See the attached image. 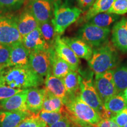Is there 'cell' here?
<instances>
[{"mask_svg":"<svg viewBox=\"0 0 127 127\" xmlns=\"http://www.w3.org/2000/svg\"><path fill=\"white\" fill-rule=\"evenodd\" d=\"M44 82V77L36 74L30 66L6 67L0 75V84L14 89L38 87Z\"/></svg>","mask_w":127,"mask_h":127,"instance_id":"1","label":"cell"},{"mask_svg":"<svg viewBox=\"0 0 127 127\" xmlns=\"http://www.w3.org/2000/svg\"><path fill=\"white\" fill-rule=\"evenodd\" d=\"M64 104L66 113L71 122L96 125L101 120L98 112L84 102L79 95H67Z\"/></svg>","mask_w":127,"mask_h":127,"instance_id":"2","label":"cell"},{"mask_svg":"<svg viewBox=\"0 0 127 127\" xmlns=\"http://www.w3.org/2000/svg\"><path fill=\"white\" fill-rule=\"evenodd\" d=\"M112 42L108 41L93 50L92 57L88 61V65L95 74L112 70L118 62V54Z\"/></svg>","mask_w":127,"mask_h":127,"instance_id":"3","label":"cell"},{"mask_svg":"<svg viewBox=\"0 0 127 127\" xmlns=\"http://www.w3.org/2000/svg\"><path fill=\"white\" fill-rule=\"evenodd\" d=\"M84 12L79 8L61 4L60 0L54 1V12L52 23L55 32L61 35L72 24L78 20Z\"/></svg>","mask_w":127,"mask_h":127,"instance_id":"4","label":"cell"},{"mask_svg":"<svg viewBox=\"0 0 127 127\" xmlns=\"http://www.w3.org/2000/svg\"><path fill=\"white\" fill-rule=\"evenodd\" d=\"M79 97L84 102L95 109L103 119H111L110 115L105 108L104 102L98 94L93 81V77L81 78Z\"/></svg>","mask_w":127,"mask_h":127,"instance_id":"5","label":"cell"},{"mask_svg":"<svg viewBox=\"0 0 127 127\" xmlns=\"http://www.w3.org/2000/svg\"><path fill=\"white\" fill-rule=\"evenodd\" d=\"M111 28H101L87 22L77 32V38L87 42L91 47L97 48L108 41Z\"/></svg>","mask_w":127,"mask_h":127,"instance_id":"6","label":"cell"},{"mask_svg":"<svg viewBox=\"0 0 127 127\" xmlns=\"http://www.w3.org/2000/svg\"><path fill=\"white\" fill-rule=\"evenodd\" d=\"M54 47L30 52L29 66L38 75L45 77L51 72Z\"/></svg>","mask_w":127,"mask_h":127,"instance_id":"7","label":"cell"},{"mask_svg":"<svg viewBox=\"0 0 127 127\" xmlns=\"http://www.w3.org/2000/svg\"><path fill=\"white\" fill-rule=\"evenodd\" d=\"M22 41L16 17L0 15V43L11 47Z\"/></svg>","mask_w":127,"mask_h":127,"instance_id":"8","label":"cell"},{"mask_svg":"<svg viewBox=\"0 0 127 127\" xmlns=\"http://www.w3.org/2000/svg\"><path fill=\"white\" fill-rule=\"evenodd\" d=\"M94 85L103 102L118 94L114 81L112 70L102 74H95Z\"/></svg>","mask_w":127,"mask_h":127,"instance_id":"9","label":"cell"},{"mask_svg":"<svg viewBox=\"0 0 127 127\" xmlns=\"http://www.w3.org/2000/svg\"><path fill=\"white\" fill-rule=\"evenodd\" d=\"M27 7L39 23L52 20L54 12L53 0H29Z\"/></svg>","mask_w":127,"mask_h":127,"instance_id":"10","label":"cell"},{"mask_svg":"<svg viewBox=\"0 0 127 127\" xmlns=\"http://www.w3.org/2000/svg\"><path fill=\"white\" fill-rule=\"evenodd\" d=\"M111 42L116 48L127 54V18L122 17L112 26Z\"/></svg>","mask_w":127,"mask_h":127,"instance_id":"11","label":"cell"},{"mask_svg":"<svg viewBox=\"0 0 127 127\" xmlns=\"http://www.w3.org/2000/svg\"><path fill=\"white\" fill-rule=\"evenodd\" d=\"M54 51L60 58L66 61L73 71H77L79 65V59L71 48L58 35L53 45Z\"/></svg>","mask_w":127,"mask_h":127,"instance_id":"12","label":"cell"},{"mask_svg":"<svg viewBox=\"0 0 127 127\" xmlns=\"http://www.w3.org/2000/svg\"><path fill=\"white\" fill-rule=\"evenodd\" d=\"M28 89L18 92L7 99L0 101V108L8 111H28L26 105V100Z\"/></svg>","mask_w":127,"mask_h":127,"instance_id":"13","label":"cell"},{"mask_svg":"<svg viewBox=\"0 0 127 127\" xmlns=\"http://www.w3.org/2000/svg\"><path fill=\"white\" fill-rule=\"evenodd\" d=\"M18 29L22 37L38 28L39 23L27 6L23 9L17 18Z\"/></svg>","mask_w":127,"mask_h":127,"instance_id":"14","label":"cell"},{"mask_svg":"<svg viewBox=\"0 0 127 127\" xmlns=\"http://www.w3.org/2000/svg\"><path fill=\"white\" fill-rule=\"evenodd\" d=\"M30 54V52L22 42L11 46L10 57L7 67L29 66Z\"/></svg>","mask_w":127,"mask_h":127,"instance_id":"15","label":"cell"},{"mask_svg":"<svg viewBox=\"0 0 127 127\" xmlns=\"http://www.w3.org/2000/svg\"><path fill=\"white\" fill-rule=\"evenodd\" d=\"M62 39L71 48L79 58L89 61L93 54V47L77 37H63Z\"/></svg>","mask_w":127,"mask_h":127,"instance_id":"16","label":"cell"},{"mask_svg":"<svg viewBox=\"0 0 127 127\" xmlns=\"http://www.w3.org/2000/svg\"><path fill=\"white\" fill-rule=\"evenodd\" d=\"M45 90L38 87L28 89L26 100L28 111L31 113L38 114L42 109Z\"/></svg>","mask_w":127,"mask_h":127,"instance_id":"17","label":"cell"},{"mask_svg":"<svg viewBox=\"0 0 127 127\" xmlns=\"http://www.w3.org/2000/svg\"><path fill=\"white\" fill-rule=\"evenodd\" d=\"M44 88L51 94L59 97L63 102L67 97V93L65 88L63 79L56 77L49 73L44 79Z\"/></svg>","mask_w":127,"mask_h":127,"instance_id":"18","label":"cell"},{"mask_svg":"<svg viewBox=\"0 0 127 127\" xmlns=\"http://www.w3.org/2000/svg\"><path fill=\"white\" fill-rule=\"evenodd\" d=\"M22 42L30 52L34 51L46 50L52 48L50 47L45 42L38 28L24 36Z\"/></svg>","mask_w":127,"mask_h":127,"instance_id":"19","label":"cell"},{"mask_svg":"<svg viewBox=\"0 0 127 127\" xmlns=\"http://www.w3.org/2000/svg\"><path fill=\"white\" fill-rule=\"evenodd\" d=\"M31 114L30 111H0V127H17Z\"/></svg>","mask_w":127,"mask_h":127,"instance_id":"20","label":"cell"},{"mask_svg":"<svg viewBox=\"0 0 127 127\" xmlns=\"http://www.w3.org/2000/svg\"><path fill=\"white\" fill-rule=\"evenodd\" d=\"M104 104L105 108L111 118L127 107V101L123 93H120L109 98L105 101Z\"/></svg>","mask_w":127,"mask_h":127,"instance_id":"21","label":"cell"},{"mask_svg":"<svg viewBox=\"0 0 127 127\" xmlns=\"http://www.w3.org/2000/svg\"><path fill=\"white\" fill-rule=\"evenodd\" d=\"M81 78L77 71L73 70L69 71L62 78L67 95H79Z\"/></svg>","mask_w":127,"mask_h":127,"instance_id":"22","label":"cell"},{"mask_svg":"<svg viewBox=\"0 0 127 127\" xmlns=\"http://www.w3.org/2000/svg\"><path fill=\"white\" fill-rule=\"evenodd\" d=\"M115 0H95L84 16V20L88 22L94 16L108 11Z\"/></svg>","mask_w":127,"mask_h":127,"instance_id":"23","label":"cell"},{"mask_svg":"<svg viewBox=\"0 0 127 127\" xmlns=\"http://www.w3.org/2000/svg\"><path fill=\"white\" fill-rule=\"evenodd\" d=\"M41 110L49 112H63L65 111V107L61 98L51 94L45 90L43 105Z\"/></svg>","mask_w":127,"mask_h":127,"instance_id":"24","label":"cell"},{"mask_svg":"<svg viewBox=\"0 0 127 127\" xmlns=\"http://www.w3.org/2000/svg\"><path fill=\"white\" fill-rule=\"evenodd\" d=\"M72 69L70 65L66 61L60 58L55 51H54L51 68L52 75L60 78H63Z\"/></svg>","mask_w":127,"mask_h":127,"instance_id":"25","label":"cell"},{"mask_svg":"<svg viewBox=\"0 0 127 127\" xmlns=\"http://www.w3.org/2000/svg\"><path fill=\"white\" fill-rule=\"evenodd\" d=\"M120 15L106 12L94 16L88 22L99 27L110 28L111 25L120 20Z\"/></svg>","mask_w":127,"mask_h":127,"instance_id":"26","label":"cell"},{"mask_svg":"<svg viewBox=\"0 0 127 127\" xmlns=\"http://www.w3.org/2000/svg\"><path fill=\"white\" fill-rule=\"evenodd\" d=\"M113 78L118 93L127 88V65H122L112 69Z\"/></svg>","mask_w":127,"mask_h":127,"instance_id":"27","label":"cell"},{"mask_svg":"<svg viewBox=\"0 0 127 127\" xmlns=\"http://www.w3.org/2000/svg\"><path fill=\"white\" fill-rule=\"evenodd\" d=\"M38 28L42 37L50 47H53L55 40L58 34L55 32L52 21L39 23Z\"/></svg>","mask_w":127,"mask_h":127,"instance_id":"28","label":"cell"},{"mask_svg":"<svg viewBox=\"0 0 127 127\" xmlns=\"http://www.w3.org/2000/svg\"><path fill=\"white\" fill-rule=\"evenodd\" d=\"M39 117L50 127L54 124L59 121L65 115V111L63 112H49L41 110L38 113Z\"/></svg>","mask_w":127,"mask_h":127,"instance_id":"29","label":"cell"},{"mask_svg":"<svg viewBox=\"0 0 127 127\" xmlns=\"http://www.w3.org/2000/svg\"><path fill=\"white\" fill-rule=\"evenodd\" d=\"M17 127H49L41 118L38 114L31 113L29 117L21 123Z\"/></svg>","mask_w":127,"mask_h":127,"instance_id":"30","label":"cell"},{"mask_svg":"<svg viewBox=\"0 0 127 127\" xmlns=\"http://www.w3.org/2000/svg\"><path fill=\"white\" fill-rule=\"evenodd\" d=\"M107 12L121 15L127 13V0H115Z\"/></svg>","mask_w":127,"mask_h":127,"instance_id":"31","label":"cell"},{"mask_svg":"<svg viewBox=\"0 0 127 127\" xmlns=\"http://www.w3.org/2000/svg\"><path fill=\"white\" fill-rule=\"evenodd\" d=\"M25 0H0V7L4 11H11L19 9Z\"/></svg>","mask_w":127,"mask_h":127,"instance_id":"32","label":"cell"},{"mask_svg":"<svg viewBox=\"0 0 127 127\" xmlns=\"http://www.w3.org/2000/svg\"><path fill=\"white\" fill-rule=\"evenodd\" d=\"M11 53L10 46L0 43V66L3 68L7 67Z\"/></svg>","mask_w":127,"mask_h":127,"instance_id":"33","label":"cell"},{"mask_svg":"<svg viewBox=\"0 0 127 127\" xmlns=\"http://www.w3.org/2000/svg\"><path fill=\"white\" fill-rule=\"evenodd\" d=\"M21 90H23L12 88L4 84H0V101L11 97Z\"/></svg>","mask_w":127,"mask_h":127,"instance_id":"34","label":"cell"},{"mask_svg":"<svg viewBox=\"0 0 127 127\" xmlns=\"http://www.w3.org/2000/svg\"><path fill=\"white\" fill-rule=\"evenodd\" d=\"M111 119L117 123L120 127H124V125L127 124V106L123 110L116 114Z\"/></svg>","mask_w":127,"mask_h":127,"instance_id":"35","label":"cell"},{"mask_svg":"<svg viewBox=\"0 0 127 127\" xmlns=\"http://www.w3.org/2000/svg\"><path fill=\"white\" fill-rule=\"evenodd\" d=\"M71 126H72V124H71V121L65 112V115L61 120L51 125L50 127H71Z\"/></svg>","mask_w":127,"mask_h":127,"instance_id":"36","label":"cell"},{"mask_svg":"<svg viewBox=\"0 0 127 127\" xmlns=\"http://www.w3.org/2000/svg\"><path fill=\"white\" fill-rule=\"evenodd\" d=\"M95 0H78L77 2L78 7L82 11H87L91 7Z\"/></svg>","mask_w":127,"mask_h":127,"instance_id":"37","label":"cell"},{"mask_svg":"<svg viewBox=\"0 0 127 127\" xmlns=\"http://www.w3.org/2000/svg\"><path fill=\"white\" fill-rule=\"evenodd\" d=\"M96 127H120L111 119H103L96 125Z\"/></svg>","mask_w":127,"mask_h":127,"instance_id":"38","label":"cell"},{"mask_svg":"<svg viewBox=\"0 0 127 127\" xmlns=\"http://www.w3.org/2000/svg\"><path fill=\"white\" fill-rule=\"evenodd\" d=\"M71 124L73 127H96V125L89 124H81L75 123V122H71Z\"/></svg>","mask_w":127,"mask_h":127,"instance_id":"39","label":"cell"},{"mask_svg":"<svg viewBox=\"0 0 127 127\" xmlns=\"http://www.w3.org/2000/svg\"><path fill=\"white\" fill-rule=\"evenodd\" d=\"M78 0H65L64 4L67 5H71L73 3L78 2Z\"/></svg>","mask_w":127,"mask_h":127,"instance_id":"40","label":"cell"},{"mask_svg":"<svg viewBox=\"0 0 127 127\" xmlns=\"http://www.w3.org/2000/svg\"><path fill=\"white\" fill-rule=\"evenodd\" d=\"M123 94H124V95L125 99H126V100L127 101V88L123 92Z\"/></svg>","mask_w":127,"mask_h":127,"instance_id":"41","label":"cell"},{"mask_svg":"<svg viewBox=\"0 0 127 127\" xmlns=\"http://www.w3.org/2000/svg\"><path fill=\"white\" fill-rule=\"evenodd\" d=\"M3 69H4V68H3L2 66H0V75H1V72H2V71L3 70Z\"/></svg>","mask_w":127,"mask_h":127,"instance_id":"42","label":"cell"},{"mask_svg":"<svg viewBox=\"0 0 127 127\" xmlns=\"http://www.w3.org/2000/svg\"><path fill=\"white\" fill-rule=\"evenodd\" d=\"M2 12H3V11L2 10V9L1 8V7H0V14H1V13H2Z\"/></svg>","mask_w":127,"mask_h":127,"instance_id":"43","label":"cell"},{"mask_svg":"<svg viewBox=\"0 0 127 127\" xmlns=\"http://www.w3.org/2000/svg\"><path fill=\"white\" fill-rule=\"evenodd\" d=\"M124 127H127V124H126L124 125Z\"/></svg>","mask_w":127,"mask_h":127,"instance_id":"44","label":"cell"},{"mask_svg":"<svg viewBox=\"0 0 127 127\" xmlns=\"http://www.w3.org/2000/svg\"><path fill=\"white\" fill-rule=\"evenodd\" d=\"M54 1H58V0H53Z\"/></svg>","mask_w":127,"mask_h":127,"instance_id":"45","label":"cell"}]
</instances>
